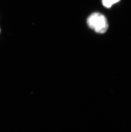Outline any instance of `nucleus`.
Masks as SVG:
<instances>
[{
	"mask_svg": "<svg viewBox=\"0 0 131 132\" xmlns=\"http://www.w3.org/2000/svg\"><path fill=\"white\" fill-rule=\"evenodd\" d=\"M87 23L89 28L99 34L106 32L109 26L106 17L99 13L91 14L87 19Z\"/></svg>",
	"mask_w": 131,
	"mask_h": 132,
	"instance_id": "1",
	"label": "nucleus"
},
{
	"mask_svg": "<svg viewBox=\"0 0 131 132\" xmlns=\"http://www.w3.org/2000/svg\"><path fill=\"white\" fill-rule=\"evenodd\" d=\"M120 0H102V3L104 6L106 7L110 8L112 5L118 2Z\"/></svg>",
	"mask_w": 131,
	"mask_h": 132,
	"instance_id": "2",
	"label": "nucleus"
},
{
	"mask_svg": "<svg viewBox=\"0 0 131 132\" xmlns=\"http://www.w3.org/2000/svg\"><path fill=\"white\" fill-rule=\"evenodd\" d=\"M0 34H1V29H0Z\"/></svg>",
	"mask_w": 131,
	"mask_h": 132,
	"instance_id": "3",
	"label": "nucleus"
}]
</instances>
